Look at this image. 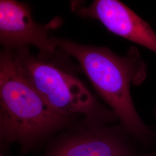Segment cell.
Segmentation results:
<instances>
[{
    "label": "cell",
    "instance_id": "8",
    "mask_svg": "<svg viewBox=\"0 0 156 156\" xmlns=\"http://www.w3.org/2000/svg\"><path fill=\"white\" fill-rule=\"evenodd\" d=\"M155 116H156V109H155Z\"/></svg>",
    "mask_w": 156,
    "mask_h": 156
},
{
    "label": "cell",
    "instance_id": "5",
    "mask_svg": "<svg viewBox=\"0 0 156 156\" xmlns=\"http://www.w3.org/2000/svg\"><path fill=\"white\" fill-rule=\"evenodd\" d=\"M32 11L26 3L15 0L0 1V43L4 49L18 50L33 46L39 51L38 56L51 58L58 49L57 38L50 35L51 30L62 25L56 17L50 22L40 24L32 17Z\"/></svg>",
    "mask_w": 156,
    "mask_h": 156
},
{
    "label": "cell",
    "instance_id": "9",
    "mask_svg": "<svg viewBox=\"0 0 156 156\" xmlns=\"http://www.w3.org/2000/svg\"><path fill=\"white\" fill-rule=\"evenodd\" d=\"M0 156H5L4 155H3L2 154H1V155H0Z\"/></svg>",
    "mask_w": 156,
    "mask_h": 156
},
{
    "label": "cell",
    "instance_id": "4",
    "mask_svg": "<svg viewBox=\"0 0 156 156\" xmlns=\"http://www.w3.org/2000/svg\"><path fill=\"white\" fill-rule=\"evenodd\" d=\"M139 145L119 124L83 117L52 137L44 156H136Z\"/></svg>",
    "mask_w": 156,
    "mask_h": 156
},
{
    "label": "cell",
    "instance_id": "2",
    "mask_svg": "<svg viewBox=\"0 0 156 156\" xmlns=\"http://www.w3.org/2000/svg\"><path fill=\"white\" fill-rule=\"evenodd\" d=\"M76 122L61 115L45 102L17 69L10 50L0 54V146L13 144L26 153Z\"/></svg>",
    "mask_w": 156,
    "mask_h": 156
},
{
    "label": "cell",
    "instance_id": "6",
    "mask_svg": "<svg viewBox=\"0 0 156 156\" xmlns=\"http://www.w3.org/2000/svg\"><path fill=\"white\" fill-rule=\"evenodd\" d=\"M73 11L81 16L98 20L110 32L156 53V33L151 26L123 2L95 0L90 5L73 1Z\"/></svg>",
    "mask_w": 156,
    "mask_h": 156
},
{
    "label": "cell",
    "instance_id": "7",
    "mask_svg": "<svg viewBox=\"0 0 156 156\" xmlns=\"http://www.w3.org/2000/svg\"><path fill=\"white\" fill-rule=\"evenodd\" d=\"M136 156H156V148L151 151H140Z\"/></svg>",
    "mask_w": 156,
    "mask_h": 156
},
{
    "label": "cell",
    "instance_id": "3",
    "mask_svg": "<svg viewBox=\"0 0 156 156\" xmlns=\"http://www.w3.org/2000/svg\"><path fill=\"white\" fill-rule=\"evenodd\" d=\"M10 50L17 69L56 113L67 117L96 119L108 124L117 120L83 82L50 58L35 56L29 49Z\"/></svg>",
    "mask_w": 156,
    "mask_h": 156
},
{
    "label": "cell",
    "instance_id": "1",
    "mask_svg": "<svg viewBox=\"0 0 156 156\" xmlns=\"http://www.w3.org/2000/svg\"><path fill=\"white\" fill-rule=\"evenodd\" d=\"M58 48L78 61L96 93L116 116L119 125L142 146L155 142V133L142 121L130 93L132 85L140 86L147 68L139 50L131 46L124 56L106 47L82 45L57 38Z\"/></svg>",
    "mask_w": 156,
    "mask_h": 156
}]
</instances>
